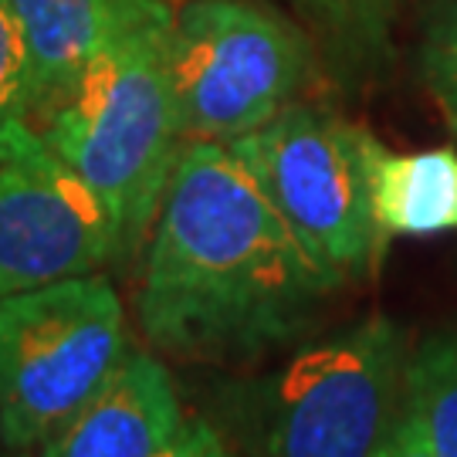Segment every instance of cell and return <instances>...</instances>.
<instances>
[{"label":"cell","instance_id":"cell-1","mask_svg":"<svg viewBox=\"0 0 457 457\" xmlns=\"http://www.w3.org/2000/svg\"><path fill=\"white\" fill-rule=\"evenodd\" d=\"M336 285L228 146L183 143L136 298L149 343L180 360L258 356L298 336Z\"/></svg>","mask_w":457,"mask_h":457},{"label":"cell","instance_id":"cell-2","mask_svg":"<svg viewBox=\"0 0 457 457\" xmlns=\"http://www.w3.org/2000/svg\"><path fill=\"white\" fill-rule=\"evenodd\" d=\"M173 11L109 41L37 112L41 136L109 213L115 262L136 254L153 230L187 143L166 68Z\"/></svg>","mask_w":457,"mask_h":457},{"label":"cell","instance_id":"cell-3","mask_svg":"<svg viewBox=\"0 0 457 457\" xmlns=\"http://www.w3.org/2000/svg\"><path fill=\"white\" fill-rule=\"evenodd\" d=\"M129 353L105 275L62 278L0 298V444H45Z\"/></svg>","mask_w":457,"mask_h":457},{"label":"cell","instance_id":"cell-4","mask_svg":"<svg viewBox=\"0 0 457 457\" xmlns=\"http://www.w3.org/2000/svg\"><path fill=\"white\" fill-rule=\"evenodd\" d=\"M407 360L383 315L302 349L264 390L258 457H376L403 410Z\"/></svg>","mask_w":457,"mask_h":457},{"label":"cell","instance_id":"cell-5","mask_svg":"<svg viewBox=\"0 0 457 457\" xmlns=\"http://www.w3.org/2000/svg\"><path fill=\"white\" fill-rule=\"evenodd\" d=\"M360 129L309 105H285L264 126L228 143L302 247L336 281L362 275L386 247L373 217Z\"/></svg>","mask_w":457,"mask_h":457},{"label":"cell","instance_id":"cell-6","mask_svg":"<svg viewBox=\"0 0 457 457\" xmlns=\"http://www.w3.org/2000/svg\"><path fill=\"white\" fill-rule=\"evenodd\" d=\"M166 68L183 139L228 146L288 105L305 51L281 17L251 0H190L170 21Z\"/></svg>","mask_w":457,"mask_h":457},{"label":"cell","instance_id":"cell-7","mask_svg":"<svg viewBox=\"0 0 457 457\" xmlns=\"http://www.w3.org/2000/svg\"><path fill=\"white\" fill-rule=\"evenodd\" d=\"M112 262V220L92 187L31 119L0 126V298Z\"/></svg>","mask_w":457,"mask_h":457},{"label":"cell","instance_id":"cell-8","mask_svg":"<svg viewBox=\"0 0 457 457\" xmlns=\"http://www.w3.org/2000/svg\"><path fill=\"white\" fill-rule=\"evenodd\" d=\"M183 407L163 362L129 349L109 379L41 444V457H156L180 434Z\"/></svg>","mask_w":457,"mask_h":457},{"label":"cell","instance_id":"cell-9","mask_svg":"<svg viewBox=\"0 0 457 457\" xmlns=\"http://www.w3.org/2000/svg\"><path fill=\"white\" fill-rule=\"evenodd\" d=\"M28 41V115H37L119 34L173 11L170 0H11Z\"/></svg>","mask_w":457,"mask_h":457},{"label":"cell","instance_id":"cell-10","mask_svg":"<svg viewBox=\"0 0 457 457\" xmlns=\"http://www.w3.org/2000/svg\"><path fill=\"white\" fill-rule=\"evenodd\" d=\"M360 149L379 234L424 237L457 230V153L424 149L393 153L370 129H360Z\"/></svg>","mask_w":457,"mask_h":457},{"label":"cell","instance_id":"cell-11","mask_svg":"<svg viewBox=\"0 0 457 457\" xmlns=\"http://www.w3.org/2000/svg\"><path fill=\"white\" fill-rule=\"evenodd\" d=\"M407 410L417 417L434 457H457V336L437 332L410 353Z\"/></svg>","mask_w":457,"mask_h":457},{"label":"cell","instance_id":"cell-12","mask_svg":"<svg viewBox=\"0 0 457 457\" xmlns=\"http://www.w3.org/2000/svg\"><path fill=\"white\" fill-rule=\"evenodd\" d=\"M420 71L447 129L457 136V0H447L430 21L420 48Z\"/></svg>","mask_w":457,"mask_h":457},{"label":"cell","instance_id":"cell-13","mask_svg":"<svg viewBox=\"0 0 457 457\" xmlns=\"http://www.w3.org/2000/svg\"><path fill=\"white\" fill-rule=\"evenodd\" d=\"M28 41L21 31L11 0H0V126L24 115L28 119Z\"/></svg>","mask_w":457,"mask_h":457},{"label":"cell","instance_id":"cell-14","mask_svg":"<svg viewBox=\"0 0 457 457\" xmlns=\"http://www.w3.org/2000/svg\"><path fill=\"white\" fill-rule=\"evenodd\" d=\"M156 457H230V447L207 420H183L180 434Z\"/></svg>","mask_w":457,"mask_h":457},{"label":"cell","instance_id":"cell-15","mask_svg":"<svg viewBox=\"0 0 457 457\" xmlns=\"http://www.w3.org/2000/svg\"><path fill=\"white\" fill-rule=\"evenodd\" d=\"M403 400H407V396H403ZM376 457H434V451H430V444H427V437H424V430L417 424V417L407 410V403L400 410L390 437L376 451Z\"/></svg>","mask_w":457,"mask_h":457},{"label":"cell","instance_id":"cell-16","mask_svg":"<svg viewBox=\"0 0 457 457\" xmlns=\"http://www.w3.org/2000/svg\"><path fill=\"white\" fill-rule=\"evenodd\" d=\"M356 4H366V0H356Z\"/></svg>","mask_w":457,"mask_h":457}]
</instances>
